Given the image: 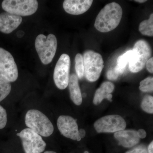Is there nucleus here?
I'll return each instance as SVG.
<instances>
[{
  "label": "nucleus",
  "mask_w": 153,
  "mask_h": 153,
  "mask_svg": "<svg viewBox=\"0 0 153 153\" xmlns=\"http://www.w3.org/2000/svg\"><path fill=\"white\" fill-rule=\"evenodd\" d=\"M122 15V9L118 4L114 2L107 4L97 16L94 27L101 33L110 32L117 27Z\"/></svg>",
  "instance_id": "obj_1"
},
{
  "label": "nucleus",
  "mask_w": 153,
  "mask_h": 153,
  "mask_svg": "<svg viewBox=\"0 0 153 153\" xmlns=\"http://www.w3.org/2000/svg\"><path fill=\"white\" fill-rule=\"evenodd\" d=\"M25 123L28 128L41 136H50L54 132V126L49 119L38 110L28 111L25 117Z\"/></svg>",
  "instance_id": "obj_2"
},
{
  "label": "nucleus",
  "mask_w": 153,
  "mask_h": 153,
  "mask_svg": "<svg viewBox=\"0 0 153 153\" xmlns=\"http://www.w3.org/2000/svg\"><path fill=\"white\" fill-rule=\"evenodd\" d=\"M56 36L50 34L46 36L40 34L35 41V47L41 62L47 65L52 62L55 57L57 49Z\"/></svg>",
  "instance_id": "obj_3"
},
{
  "label": "nucleus",
  "mask_w": 153,
  "mask_h": 153,
  "mask_svg": "<svg viewBox=\"0 0 153 153\" xmlns=\"http://www.w3.org/2000/svg\"><path fill=\"white\" fill-rule=\"evenodd\" d=\"M82 58L85 77L90 82H95L99 78L104 68L102 56L92 50H87Z\"/></svg>",
  "instance_id": "obj_4"
},
{
  "label": "nucleus",
  "mask_w": 153,
  "mask_h": 153,
  "mask_svg": "<svg viewBox=\"0 0 153 153\" xmlns=\"http://www.w3.org/2000/svg\"><path fill=\"white\" fill-rule=\"evenodd\" d=\"M1 6L6 12L21 17L27 16L37 11L38 3L36 0H5Z\"/></svg>",
  "instance_id": "obj_5"
},
{
  "label": "nucleus",
  "mask_w": 153,
  "mask_h": 153,
  "mask_svg": "<svg viewBox=\"0 0 153 153\" xmlns=\"http://www.w3.org/2000/svg\"><path fill=\"white\" fill-rule=\"evenodd\" d=\"M17 136L22 140L26 153H41L46 147V143L40 135L29 128H25Z\"/></svg>",
  "instance_id": "obj_6"
},
{
  "label": "nucleus",
  "mask_w": 153,
  "mask_h": 153,
  "mask_svg": "<svg viewBox=\"0 0 153 153\" xmlns=\"http://www.w3.org/2000/svg\"><path fill=\"white\" fill-rule=\"evenodd\" d=\"M70 66L71 61L69 55L62 54L56 63L53 75L55 85L61 90L65 89L68 86Z\"/></svg>",
  "instance_id": "obj_7"
},
{
  "label": "nucleus",
  "mask_w": 153,
  "mask_h": 153,
  "mask_svg": "<svg viewBox=\"0 0 153 153\" xmlns=\"http://www.w3.org/2000/svg\"><path fill=\"white\" fill-rule=\"evenodd\" d=\"M94 126L99 133H115L124 130L126 123L120 116L112 114L100 118L94 123Z\"/></svg>",
  "instance_id": "obj_8"
},
{
  "label": "nucleus",
  "mask_w": 153,
  "mask_h": 153,
  "mask_svg": "<svg viewBox=\"0 0 153 153\" xmlns=\"http://www.w3.org/2000/svg\"><path fill=\"white\" fill-rule=\"evenodd\" d=\"M133 50L136 53L137 59L133 63L129 65L130 70L133 73L139 72L144 68L146 63L152 55V49L149 44L143 40L137 41Z\"/></svg>",
  "instance_id": "obj_9"
},
{
  "label": "nucleus",
  "mask_w": 153,
  "mask_h": 153,
  "mask_svg": "<svg viewBox=\"0 0 153 153\" xmlns=\"http://www.w3.org/2000/svg\"><path fill=\"white\" fill-rule=\"evenodd\" d=\"M0 74L9 81H16L19 76L18 67L13 55L10 52L0 47Z\"/></svg>",
  "instance_id": "obj_10"
},
{
  "label": "nucleus",
  "mask_w": 153,
  "mask_h": 153,
  "mask_svg": "<svg viewBox=\"0 0 153 153\" xmlns=\"http://www.w3.org/2000/svg\"><path fill=\"white\" fill-rule=\"evenodd\" d=\"M57 126L60 133L68 138L79 141V130L76 120L68 115H61L58 117Z\"/></svg>",
  "instance_id": "obj_11"
},
{
  "label": "nucleus",
  "mask_w": 153,
  "mask_h": 153,
  "mask_svg": "<svg viewBox=\"0 0 153 153\" xmlns=\"http://www.w3.org/2000/svg\"><path fill=\"white\" fill-rule=\"evenodd\" d=\"M22 22L20 16L4 12L0 14V32L10 34L16 30Z\"/></svg>",
  "instance_id": "obj_12"
},
{
  "label": "nucleus",
  "mask_w": 153,
  "mask_h": 153,
  "mask_svg": "<svg viewBox=\"0 0 153 153\" xmlns=\"http://www.w3.org/2000/svg\"><path fill=\"white\" fill-rule=\"evenodd\" d=\"M93 2L92 0H65L63 8L67 13L76 16L81 15L89 10Z\"/></svg>",
  "instance_id": "obj_13"
},
{
  "label": "nucleus",
  "mask_w": 153,
  "mask_h": 153,
  "mask_svg": "<svg viewBox=\"0 0 153 153\" xmlns=\"http://www.w3.org/2000/svg\"><path fill=\"white\" fill-rule=\"evenodd\" d=\"M114 137L124 147L130 148L137 144L140 139L137 131L134 130H126L117 132L114 134Z\"/></svg>",
  "instance_id": "obj_14"
},
{
  "label": "nucleus",
  "mask_w": 153,
  "mask_h": 153,
  "mask_svg": "<svg viewBox=\"0 0 153 153\" xmlns=\"http://www.w3.org/2000/svg\"><path fill=\"white\" fill-rule=\"evenodd\" d=\"M114 89V85L112 82L106 81L103 82L96 91L93 99V103L96 105L100 104L104 99L110 101H112L111 94Z\"/></svg>",
  "instance_id": "obj_15"
},
{
  "label": "nucleus",
  "mask_w": 153,
  "mask_h": 153,
  "mask_svg": "<svg viewBox=\"0 0 153 153\" xmlns=\"http://www.w3.org/2000/svg\"><path fill=\"white\" fill-rule=\"evenodd\" d=\"M70 98L72 102L77 105L82 103V96L79 88L78 77L76 74H71L68 84Z\"/></svg>",
  "instance_id": "obj_16"
},
{
  "label": "nucleus",
  "mask_w": 153,
  "mask_h": 153,
  "mask_svg": "<svg viewBox=\"0 0 153 153\" xmlns=\"http://www.w3.org/2000/svg\"><path fill=\"white\" fill-rule=\"evenodd\" d=\"M139 30L143 35L152 37L153 36V14L150 15L149 19L141 22Z\"/></svg>",
  "instance_id": "obj_17"
},
{
  "label": "nucleus",
  "mask_w": 153,
  "mask_h": 153,
  "mask_svg": "<svg viewBox=\"0 0 153 153\" xmlns=\"http://www.w3.org/2000/svg\"><path fill=\"white\" fill-rule=\"evenodd\" d=\"M11 91V82L0 74V102L10 94Z\"/></svg>",
  "instance_id": "obj_18"
},
{
  "label": "nucleus",
  "mask_w": 153,
  "mask_h": 153,
  "mask_svg": "<svg viewBox=\"0 0 153 153\" xmlns=\"http://www.w3.org/2000/svg\"><path fill=\"white\" fill-rule=\"evenodd\" d=\"M75 70L77 77L82 79L84 75V68L83 66V58L81 54H76L75 57Z\"/></svg>",
  "instance_id": "obj_19"
},
{
  "label": "nucleus",
  "mask_w": 153,
  "mask_h": 153,
  "mask_svg": "<svg viewBox=\"0 0 153 153\" xmlns=\"http://www.w3.org/2000/svg\"><path fill=\"white\" fill-rule=\"evenodd\" d=\"M141 107L145 112L148 113L153 114V97L149 95H147L145 96L142 101Z\"/></svg>",
  "instance_id": "obj_20"
},
{
  "label": "nucleus",
  "mask_w": 153,
  "mask_h": 153,
  "mask_svg": "<svg viewBox=\"0 0 153 153\" xmlns=\"http://www.w3.org/2000/svg\"><path fill=\"white\" fill-rule=\"evenodd\" d=\"M140 89L143 92H153V78L149 76L140 82Z\"/></svg>",
  "instance_id": "obj_21"
},
{
  "label": "nucleus",
  "mask_w": 153,
  "mask_h": 153,
  "mask_svg": "<svg viewBox=\"0 0 153 153\" xmlns=\"http://www.w3.org/2000/svg\"><path fill=\"white\" fill-rule=\"evenodd\" d=\"M7 121V116L6 110L0 105V129L6 126Z\"/></svg>",
  "instance_id": "obj_22"
},
{
  "label": "nucleus",
  "mask_w": 153,
  "mask_h": 153,
  "mask_svg": "<svg viewBox=\"0 0 153 153\" xmlns=\"http://www.w3.org/2000/svg\"><path fill=\"white\" fill-rule=\"evenodd\" d=\"M126 153H148V152L146 147L140 146L128 151Z\"/></svg>",
  "instance_id": "obj_23"
},
{
  "label": "nucleus",
  "mask_w": 153,
  "mask_h": 153,
  "mask_svg": "<svg viewBox=\"0 0 153 153\" xmlns=\"http://www.w3.org/2000/svg\"><path fill=\"white\" fill-rule=\"evenodd\" d=\"M119 75L117 74L113 70V69H110L108 71L107 73V77L109 80H115L117 79Z\"/></svg>",
  "instance_id": "obj_24"
},
{
  "label": "nucleus",
  "mask_w": 153,
  "mask_h": 153,
  "mask_svg": "<svg viewBox=\"0 0 153 153\" xmlns=\"http://www.w3.org/2000/svg\"><path fill=\"white\" fill-rule=\"evenodd\" d=\"M146 67L147 69L149 72L151 73H153V57H151L149 60H148L146 63Z\"/></svg>",
  "instance_id": "obj_25"
},
{
  "label": "nucleus",
  "mask_w": 153,
  "mask_h": 153,
  "mask_svg": "<svg viewBox=\"0 0 153 153\" xmlns=\"http://www.w3.org/2000/svg\"><path fill=\"white\" fill-rule=\"evenodd\" d=\"M137 135L140 139H144L146 137L147 134L145 130L143 129H140L137 131Z\"/></svg>",
  "instance_id": "obj_26"
},
{
  "label": "nucleus",
  "mask_w": 153,
  "mask_h": 153,
  "mask_svg": "<svg viewBox=\"0 0 153 153\" xmlns=\"http://www.w3.org/2000/svg\"><path fill=\"white\" fill-rule=\"evenodd\" d=\"M78 134H79V137L81 139L84 138L85 137V134H86V132H85V130L81 128L79 130Z\"/></svg>",
  "instance_id": "obj_27"
},
{
  "label": "nucleus",
  "mask_w": 153,
  "mask_h": 153,
  "mask_svg": "<svg viewBox=\"0 0 153 153\" xmlns=\"http://www.w3.org/2000/svg\"><path fill=\"white\" fill-rule=\"evenodd\" d=\"M148 153H153V142L152 141L150 143L148 148Z\"/></svg>",
  "instance_id": "obj_28"
},
{
  "label": "nucleus",
  "mask_w": 153,
  "mask_h": 153,
  "mask_svg": "<svg viewBox=\"0 0 153 153\" xmlns=\"http://www.w3.org/2000/svg\"><path fill=\"white\" fill-rule=\"evenodd\" d=\"M135 1L137 2L140 3H145V2L147 1H145V0H137V1Z\"/></svg>",
  "instance_id": "obj_29"
},
{
  "label": "nucleus",
  "mask_w": 153,
  "mask_h": 153,
  "mask_svg": "<svg viewBox=\"0 0 153 153\" xmlns=\"http://www.w3.org/2000/svg\"><path fill=\"white\" fill-rule=\"evenodd\" d=\"M44 153H57L55 152H53V151H47V152H45Z\"/></svg>",
  "instance_id": "obj_30"
},
{
  "label": "nucleus",
  "mask_w": 153,
  "mask_h": 153,
  "mask_svg": "<svg viewBox=\"0 0 153 153\" xmlns=\"http://www.w3.org/2000/svg\"><path fill=\"white\" fill-rule=\"evenodd\" d=\"M84 153H88V152H84Z\"/></svg>",
  "instance_id": "obj_31"
}]
</instances>
